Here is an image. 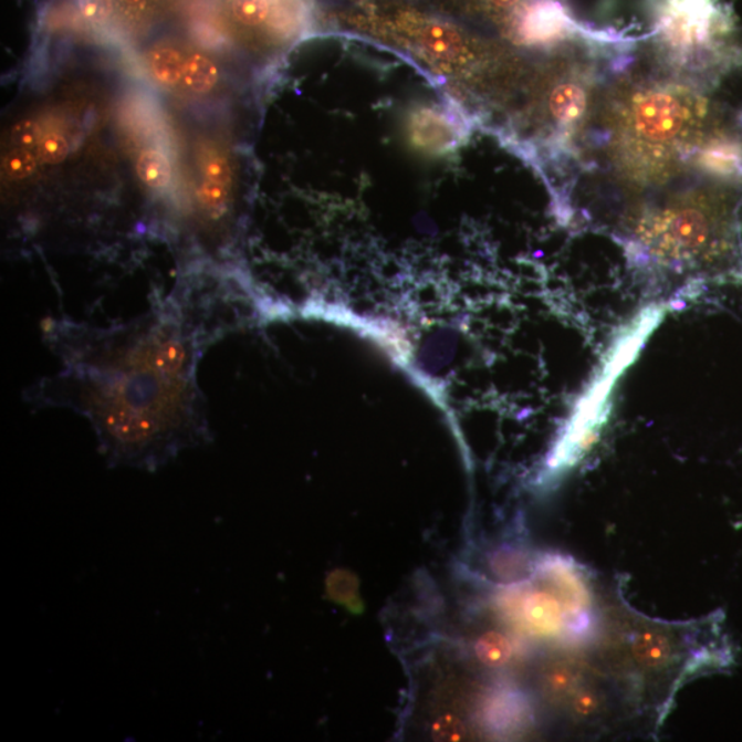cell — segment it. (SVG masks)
Here are the masks:
<instances>
[{
    "mask_svg": "<svg viewBox=\"0 0 742 742\" xmlns=\"http://www.w3.org/2000/svg\"><path fill=\"white\" fill-rule=\"evenodd\" d=\"M207 299L175 292L127 324L51 321L46 338L64 369L31 389L42 406L70 407L92 424L112 467L160 469L211 440L197 366L217 334Z\"/></svg>",
    "mask_w": 742,
    "mask_h": 742,
    "instance_id": "1",
    "label": "cell"
},
{
    "mask_svg": "<svg viewBox=\"0 0 742 742\" xmlns=\"http://www.w3.org/2000/svg\"><path fill=\"white\" fill-rule=\"evenodd\" d=\"M614 197L588 215L645 263L693 282H742V182L693 175L682 185Z\"/></svg>",
    "mask_w": 742,
    "mask_h": 742,
    "instance_id": "2",
    "label": "cell"
},
{
    "mask_svg": "<svg viewBox=\"0 0 742 742\" xmlns=\"http://www.w3.org/2000/svg\"><path fill=\"white\" fill-rule=\"evenodd\" d=\"M621 638V659L644 687H666L681 681L684 673L722 668L729 662L724 645L693 649L692 627L665 626L637 617Z\"/></svg>",
    "mask_w": 742,
    "mask_h": 742,
    "instance_id": "3",
    "label": "cell"
},
{
    "mask_svg": "<svg viewBox=\"0 0 742 742\" xmlns=\"http://www.w3.org/2000/svg\"><path fill=\"white\" fill-rule=\"evenodd\" d=\"M497 608L515 630L534 639L557 638L574 627L568 610L546 583L502 592Z\"/></svg>",
    "mask_w": 742,
    "mask_h": 742,
    "instance_id": "4",
    "label": "cell"
},
{
    "mask_svg": "<svg viewBox=\"0 0 742 742\" xmlns=\"http://www.w3.org/2000/svg\"><path fill=\"white\" fill-rule=\"evenodd\" d=\"M537 575L564 603L576 627L592 608V593L585 577L569 561L560 557H546L536 564Z\"/></svg>",
    "mask_w": 742,
    "mask_h": 742,
    "instance_id": "5",
    "label": "cell"
},
{
    "mask_svg": "<svg viewBox=\"0 0 742 742\" xmlns=\"http://www.w3.org/2000/svg\"><path fill=\"white\" fill-rule=\"evenodd\" d=\"M591 678L585 665L571 659H556L543 666L540 689L548 704L563 708L569 696Z\"/></svg>",
    "mask_w": 742,
    "mask_h": 742,
    "instance_id": "6",
    "label": "cell"
},
{
    "mask_svg": "<svg viewBox=\"0 0 742 742\" xmlns=\"http://www.w3.org/2000/svg\"><path fill=\"white\" fill-rule=\"evenodd\" d=\"M536 561L518 543H501L487 556V569L502 585H521L536 571Z\"/></svg>",
    "mask_w": 742,
    "mask_h": 742,
    "instance_id": "7",
    "label": "cell"
},
{
    "mask_svg": "<svg viewBox=\"0 0 742 742\" xmlns=\"http://www.w3.org/2000/svg\"><path fill=\"white\" fill-rule=\"evenodd\" d=\"M458 124L451 121L446 113L425 109L417 113L411 123L412 138L425 149H446L460 139Z\"/></svg>",
    "mask_w": 742,
    "mask_h": 742,
    "instance_id": "8",
    "label": "cell"
},
{
    "mask_svg": "<svg viewBox=\"0 0 742 742\" xmlns=\"http://www.w3.org/2000/svg\"><path fill=\"white\" fill-rule=\"evenodd\" d=\"M609 704V694L602 687V683L587 678L569 696L563 708L568 712L572 721L576 723H593L604 715Z\"/></svg>",
    "mask_w": 742,
    "mask_h": 742,
    "instance_id": "9",
    "label": "cell"
},
{
    "mask_svg": "<svg viewBox=\"0 0 742 742\" xmlns=\"http://www.w3.org/2000/svg\"><path fill=\"white\" fill-rule=\"evenodd\" d=\"M325 594L328 602L336 604L351 615L359 616L365 612L359 577L353 571L337 568L328 572L325 581Z\"/></svg>",
    "mask_w": 742,
    "mask_h": 742,
    "instance_id": "10",
    "label": "cell"
},
{
    "mask_svg": "<svg viewBox=\"0 0 742 742\" xmlns=\"http://www.w3.org/2000/svg\"><path fill=\"white\" fill-rule=\"evenodd\" d=\"M514 651L512 639L497 630L481 634L473 644L475 659L490 670L505 668L513 660Z\"/></svg>",
    "mask_w": 742,
    "mask_h": 742,
    "instance_id": "11",
    "label": "cell"
},
{
    "mask_svg": "<svg viewBox=\"0 0 742 742\" xmlns=\"http://www.w3.org/2000/svg\"><path fill=\"white\" fill-rule=\"evenodd\" d=\"M523 700L512 692H495L489 697L483 708L484 722L498 732L515 728L514 724L523 719Z\"/></svg>",
    "mask_w": 742,
    "mask_h": 742,
    "instance_id": "12",
    "label": "cell"
},
{
    "mask_svg": "<svg viewBox=\"0 0 742 742\" xmlns=\"http://www.w3.org/2000/svg\"><path fill=\"white\" fill-rule=\"evenodd\" d=\"M185 62L182 53L173 46H158L149 55L151 75L164 86L182 81Z\"/></svg>",
    "mask_w": 742,
    "mask_h": 742,
    "instance_id": "13",
    "label": "cell"
},
{
    "mask_svg": "<svg viewBox=\"0 0 742 742\" xmlns=\"http://www.w3.org/2000/svg\"><path fill=\"white\" fill-rule=\"evenodd\" d=\"M137 173L142 184L150 189L163 190L171 184V164L160 150L145 149L142 151L137 161Z\"/></svg>",
    "mask_w": 742,
    "mask_h": 742,
    "instance_id": "14",
    "label": "cell"
},
{
    "mask_svg": "<svg viewBox=\"0 0 742 742\" xmlns=\"http://www.w3.org/2000/svg\"><path fill=\"white\" fill-rule=\"evenodd\" d=\"M218 79V67L207 55L195 53L186 59L182 82L191 92L207 94L217 86Z\"/></svg>",
    "mask_w": 742,
    "mask_h": 742,
    "instance_id": "15",
    "label": "cell"
},
{
    "mask_svg": "<svg viewBox=\"0 0 742 742\" xmlns=\"http://www.w3.org/2000/svg\"><path fill=\"white\" fill-rule=\"evenodd\" d=\"M197 201L209 219H222L229 211L230 187L203 179L197 189Z\"/></svg>",
    "mask_w": 742,
    "mask_h": 742,
    "instance_id": "16",
    "label": "cell"
},
{
    "mask_svg": "<svg viewBox=\"0 0 742 742\" xmlns=\"http://www.w3.org/2000/svg\"><path fill=\"white\" fill-rule=\"evenodd\" d=\"M36 168V157L32 155L30 149H21V147L11 150L3 160V171L6 177L11 180L30 178L31 175L35 174Z\"/></svg>",
    "mask_w": 742,
    "mask_h": 742,
    "instance_id": "17",
    "label": "cell"
},
{
    "mask_svg": "<svg viewBox=\"0 0 742 742\" xmlns=\"http://www.w3.org/2000/svg\"><path fill=\"white\" fill-rule=\"evenodd\" d=\"M231 9L236 20L248 27L262 25L270 14L268 0H234Z\"/></svg>",
    "mask_w": 742,
    "mask_h": 742,
    "instance_id": "18",
    "label": "cell"
},
{
    "mask_svg": "<svg viewBox=\"0 0 742 742\" xmlns=\"http://www.w3.org/2000/svg\"><path fill=\"white\" fill-rule=\"evenodd\" d=\"M200 160L203 179L231 186L232 174L228 158L220 155L217 150H208L203 151Z\"/></svg>",
    "mask_w": 742,
    "mask_h": 742,
    "instance_id": "19",
    "label": "cell"
},
{
    "mask_svg": "<svg viewBox=\"0 0 742 742\" xmlns=\"http://www.w3.org/2000/svg\"><path fill=\"white\" fill-rule=\"evenodd\" d=\"M36 149L39 160L50 164V166H56V164L65 161L67 155H70V145L59 133L44 135Z\"/></svg>",
    "mask_w": 742,
    "mask_h": 742,
    "instance_id": "20",
    "label": "cell"
},
{
    "mask_svg": "<svg viewBox=\"0 0 742 742\" xmlns=\"http://www.w3.org/2000/svg\"><path fill=\"white\" fill-rule=\"evenodd\" d=\"M432 734L439 741H461L468 738V728L461 717L446 712L433 722Z\"/></svg>",
    "mask_w": 742,
    "mask_h": 742,
    "instance_id": "21",
    "label": "cell"
},
{
    "mask_svg": "<svg viewBox=\"0 0 742 742\" xmlns=\"http://www.w3.org/2000/svg\"><path fill=\"white\" fill-rule=\"evenodd\" d=\"M81 14L93 24H102L115 10V0H79Z\"/></svg>",
    "mask_w": 742,
    "mask_h": 742,
    "instance_id": "22",
    "label": "cell"
},
{
    "mask_svg": "<svg viewBox=\"0 0 742 742\" xmlns=\"http://www.w3.org/2000/svg\"><path fill=\"white\" fill-rule=\"evenodd\" d=\"M11 138L21 149H32V147H38L42 139L41 129L35 122L22 121L15 124Z\"/></svg>",
    "mask_w": 742,
    "mask_h": 742,
    "instance_id": "23",
    "label": "cell"
},
{
    "mask_svg": "<svg viewBox=\"0 0 742 742\" xmlns=\"http://www.w3.org/2000/svg\"><path fill=\"white\" fill-rule=\"evenodd\" d=\"M490 2L494 4L495 8L509 9L513 8L514 4H518L520 0H490Z\"/></svg>",
    "mask_w": 742,
    "mask_h": 742,
    "instance_id": "24",
    "label": "cell"
},
{
    "mask_svg": "<svg viewBox=\"0 0 742 742\" xmlns=\"http://www.w3.org/2000/svg\"><path fill=\"white\" fill-rule=\"evenodd\" d=\"M149 2L150 0H122V3L128 6L129 9H142Z\"/></svg>",
    "mask_w": 742,
    "mask_h": 742,
    "instance_id": "25",
    "label": "cell"
}]
</instances>
